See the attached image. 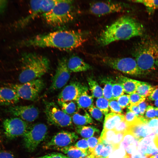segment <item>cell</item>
<instances>
[{"mask_svg":"<svg viewBox=\"0 0 158 158\" xmlns=\"http://www.w3.org/2000/svg\"><path fill=\"white\" fill-rule=\"evenodd\" d=\"M131 1L143 5L146 8L149 15L152 14L156 9H158V0H136Z\"/></svg>","mask_w":158,"mask_h":158,"instance_id":"30","label":"cell"},{"mask_svg":"<svg viewBox=\"0 0 158 158\" xmlns=\"http://www.w3.org/2000/svg\"><path fill=\"white\" fill-rule=\"evenodd\" d=\"M85 158H95L94 156L92 154L89 155L87 156Z\"/></svg>","mask_w":158,"mask_h":158,"instance_id":"57","label":"cell"},{"mask_svg":"<svg viewBox=\"0 0 158 158\" xmlns=\"http://www.w3.org/2000/svg\"><path fill=\"white\" fill-rule=\"evenodd\" d=\"M57 150L66 154L69 158H84L91 153L89 151H83L75 146L70 145Z\"/></svg>","mask_w":158,"mask_h":158,"instance_id":"23","label":"cell"},{"mask_svg":"<svg viewBox=\"0 0 158 158\" xmlns=\"http://www.w3.org/2000/svg\"><path fill=\"white\" fill-rule=\"evenodd\" d=\"M139 142L133 135L128 131L124 133L123 138L120 146L125 150L127 146L130 145L135 144L138 145Z\"/></svg>","mask_w":158,"mask_h":158,"instance_id":"32","label":"cell"},{"mask_svg":"<svg viewBox=\"0 0 158 158\" xmlns=\"http://www.w3.org/2000/svg\"><path fill=\"white\" fill-rule=\"evenodd\" d=\"M150 158H158V154L152 156Z\"/></svg>","mask_w":158,"mask_h":158,"instance_id":"58","label":"cell"},{"mask_svg":"<svg viewBox=\"0 0 158 158\" xmlns=\"http://www.w3.org/2000/svg\"><path fill=\"white\" fill-rule=\"evenodd\" d=\"M87 91L83 93L76 101L78 109H88L93 105V97L89 95Z\"/></svg>","mask_w":158,"mask_h":158,"instance_id":"24","label":"cell"},{"mask_svg":"<svg viewBox=\"0 0 158 158\" xmlns=\"http://www.w3.org/2000/svg\"><path fill=\"white\" fill-rule=\"evenodd\" d=\"M114 81L109 78H104L101 81L104 85L102 89L103 97L109 101L112 99V90Z\"/></svg>","mask_w":158,"mask_h":158,"instance_id":"28","label":"cell"},{"mask_svg":"<svg viewBox=\"0 0 158 158\" xmlns=\"http://www.w3.org/2000/svg\"><path fill=\"white\" fill-rule=\"evenodd\" d=\"M158 154V148L156 145L153 140L147 145L145 155L147 154L151 156Z\"/></svg>","mask_w":158,"mask_h":158,"instance_id":"42","label":"cell"},{"mask_svg":"<svg viewBox=\"0 0 158 158\" xmlns=\"http://www.w3.org/2000/svg\"><path fill=\"white\" fill-rule=\"evenodd\" d=\"M156 108V117L158 118V108Z\"/></svg>","mask_w":158,"mask_h":158,"instance_id":"61","label":"cell"},{"mask_svg":"<svg viewBox=\"0 0 158 158\" xmlns=\"http://www.w3.org/2000/svg\"><path fill=\"white\" fill-rule=\"evenodd\" d=\"M107 158V157H98V158Z\"/></svg>","mask_w":158,"mask_h":158,"instance_id":"62","label":"cell"},{"mask_svg":"<svg viewBox=\"0 0 158 158\" xmlns=\"http://www.w3.org/2000/svg\"><path fill=\"white\" fill-rule=\"evenodd\" d=\"M153 86L149 83L140 81L136 91V92L141 97L145 98L149 97L154 89Z\"/></svg>","mask_w":158,"mask_h":158,"instance_id":"29","label":"cell"},{"mask_svg":"<svg viewBox=\"0 0 158 158\" xmlns=\"http://www.w3.org/2000/svg\"><path fill=\"white\" fill-rule=\"evenodd\" d=\"M73 1L61 0L49 12L42 16L46 22L54 27L64 25L74 18L72 4Z\"/></svg>","mask_w":158,"mask_h":158,"instance_id":"5","label":"cell"},{"mask_svg":"<svg viewBox=\"0 0 158 158\" xmlns=\"http://www.w3.org/2000/svg\"><path fill=\"white\" fill-rule=\"evenodd\" d=\"M102 61L110 67L126 74L138 76L142 74L135 59L130 57L105 56L102 58Z\"/></svg>","mask_w":158,"mask_h":158,"instance_id":"7","label":"cell"},{"mask_svg":"<svg viewBox=\"0 0 158 158\" xmlns=\"http://www.w3.org/2000/svg\"><path fill=\"white\" fill-rule=\"evenodd\" d=\"M20 97L16 91L10 87H0V105H12L18 102Z\"/></svg>","mask_w":158,"mask_h":158,"instance_id":"18","label":"cell"},{"mask_svg":"<svg viewBox=\"0 0 158 158\" xmlns=\"http://www.w3.org/2000/svg\"><path fill=\"white\" fill-rule=\"evenodd\" d=\"M72 121L77 126H83L91 124L93 121L85 109L78 108L77 112L71 116Z\"/></svg>","mask_w":158,"mask_h":158,"instance_id":"20","label":"cell"},{"mask_svg":"<svg viewBox=\"0 0 158 158\" xmlns=\"http://www.w3.org/2000/svg\"><path fill=\"white\" fill-rule=\"evenodd\" d=\"M144 117L148 120L156 118V108L151 105H148L145 113Z\"/></svg>","mask_w":158,"mask_h":158,"instance_id":"43","label":"cell"},{"mask_svg":"<svg viewBox=\"0 0 158 158\" xmlns=\"http://www.w3.org/2000/svg\"><path fill=\"white\" fill-rule=\"evenodd\" d=\"M144 31L142 24L133 17L125 15L107 26L100 34L97 42L101 46H105L117 41L141 36Z\"/></svg>","mask_w":158,"mask_h":158,"instance_id":"2","label":"cell"},{"mask_svg":"<svg viewBox=\"0 0 158 158\" xmlns=\"http://www.w3.org/2000/svg\"><path fill=\"white\" fill-rule=\"evenodd\" d=\"M118 83L122 85L124 92L129 95L136 92L140 81L121 76L118 78Z\"/></svg>","mask_w":158,"mask_h":158,"instance_id":"22","label":"cell"},{"mask_svg":"<svg viewBox=\"0 0 158 158\" xmlns=\"http://www.w3.org/2000/svg\"><path fill=\"white\" fill-rule=\"evenodd\" d=\"M117 132L114 130H103L100 137L102 142L104 145H111Z\"/></svg>","mask_w":158,"mask_h":158,"instance_id":"31","label":"cell"},{"mask_svg":"<svg viewBox=\"0 0 158 158\" xmlns=\"http://www.w3.org/2000/svg\"><path fill=\"white\" fill-rule=\"evenodd\" d=\"M116 100L121 108L124 109L129 103V95L123 94L118 97Z\"/></svg>","mask_w":158,"mask_h":158,"instance_id":"44","label":"cell"},{"mask_svg":"<svg viewBox=\"0 0 158 158\" xmlns=\"http://www.w3.org/2000/svg\"><path fill=\"white\" fill-rule=\"evenodd\" d=\"M104 145L101 141L98 143L95 147L93 152L91 153L94 156L95 158L101 157V153Z\"/></svg>","mask_w":158,"mask_h":158,"instance_id":"47","label":"cell"},{"mask_svg":"<svg viewBox=\"0 0 158 158\" xmlns=\"http://www.w3.org/2000/svg\"></svg>","mask_w":158,"mask_h":158,"instance_id":"64","label":"cell"},{"mask_svg":"<svg viewBox=\"0 0 158 158\" xmlns=\"http://www.w3.org/2000/svg\"><path fill=\"white\" fill-rule=\"evenodd\" d=\"M21 61L22 69L18 77L21 83L40 78L49 68V59L45 56L34 53L24 54Z\"/></svg>","mask_w":158,"mask_h":158,"instance_id":"4","label":"cell"},{"mask_svg":"<svg viewBox=\"0 0 158 158\" xmlns=\"http://www.w3.org/2000/svg\"><path fill=\"white\" fill-rule=\"evenodd\" d=\"M42 0H32L30 2L31 12L27 16L18 21L15 25L16 28H21L26 26L40 14H44L41 6Z\"/></svg>","mask_w":158,"mask_h":158,"instance_id":"17","label":"cell"},{"mask_svg":"<svg viewBox=\"0 0 158 158\" xmlns=\"http://www.w3.org/2000/svg\"><path fill=\"white\" fill-rule=\"evenodd\" d=\"M78 138V135L74 132L62 131L54 135L44 148L46 149L57 150L71 145Z\"/></svg>","mask_w":158,"mask_h":158,"instance_id":"12","label":"cell"},{"mask_svg":"<svg viewBox=\"0 0 158 158\" xmlns=\"http://www.w3.org/2000/svg\"><path fill=\"white\" fill-rule=\"evenodd\" d=\"M129 95V103L130 104L138 105L141 102L145 100V98L141 97L136 92L132 93Z\"/></svg>","mask_w":158,"mask_h":158,"instance_id":"37","label":"cell"},{"mask_svg":"<svg viewBox=\"0 0 158 158\" xmlns=\"http://www.w3.org/2000/svg\"><path fill=\"white\" fill-rule=\"evenodd\" d=\"M44 113L48 123L50 125L60 127L71 126V117L68 115L53 102H46Z\"/></svg>","mask_w":158,"mask_h":158,"instance_id":"9","label":"cell"},{"mask_svg":"<svg viewBox=\"0 0 158 158\" xmlns=\"http://www.w3.org/2000/svg\"><path fill=\"white\" fill-rule=\"evenodd\" d=\"M127 5L125 3L114 1H99L90 4L89 12L95 16H100L126 11Z\"/></svg>","mask_w":158,"mask_h":158,"instance_id":"10","label":"cell"},{"mask_svg":"<svg viewBox=\"0 0 158 158\" xmlns=\"http://www.w3.org/2000/svg\"><path fill=\"white\" fill-rule=\"evenodd\" d=\"M74 146L83 151L85 152L89 151L87 139H82L79 140L76 142Z\"/></svg>","mask_w":158,"mask_h":158,"instance_id":"45","label":"cell"},{"mask_svg":"<svg viewBox=\"0 0 158 158\" xmlns=\"http://www.w3.org/2000/svg\"><path fill=\"white\" fill-rule=\"evenodd\" d=\"M124 91L121 85L118 83H114L113 85L112 99L116 100L121 96L123 95Z\"/></svg>","mask_w":158,"mask_h":158,"instance_id":"34","label":"cell"},{"mask_svg":"<svg viewBox=\"0 0 158 158\" xmlns=\"http://www.w3.org/2000/svg\"><path fill=\"white\" fill-rule=\"evenodd\" d=\"M147 124L152 129L154 132V130L158 128V118L156 117L149 120Z\"/></svg>","mask_w":158,"mask_h":158,"instance_id":"49","label":"cell"},{"mask_svg":"<svg viewBox=\"0 0 158 158\" xmlns=\"http://www.w3.org/2000/svg\"><path fill=\"white\" fill-rule=\"evenodd\" d=\"M88 142L89 151L91 154L95 147L101 141L100 137L97 138L95 137H92L87 139Z\"/></svg>","mask_w":158,"mask_h":158,"instance_id":"41","label":"cell"},{"mask_svg":"<svg viewBox=\"0 0 158 158\" xmlns=\"http://www.w3.org/2000/svg\"><path fill=\"white\" fill-rule=\"evenodd\" d=\"M92 95L94 97L99 98L103 97V90L98 83L91 78L87 79Z\"/></svg>","mask_w":158,"mask_h":158,"instance_id":"26","label":"cell"},{"mask_svg":"<svg viewBox=\"0 0 158 158\" xmlns=\"http://www.w3.org/2000/svg\"><path fill=\"white\" fill-rule=\"evenodd\" d=\"M109 101L103 97L97 99L96 105L97 107L106 115L108 114L109 111Z\"/></svg>","mask_w":158,"mask_h":158,"instance_id":"33","label":"cell"},{"mask_svg":"<svg viewBox=\"0 0 158 158\" xmlns=\"http://www.w3.org/2000/svg\"><path fill=\"white\" fill-rule=\"evenodd\" d=\"M147 121L144 116L141 117L138 122L129 126L128 131L139 142L154 133L152 129L147 125Z\"/></svg>","mask_w":158,"mask_h":158,"instance_id":"16","label":"cell"},{"mask_svg":"<svg viewBox=\"0 0 158 158\" xmlns=\"http://www.w3.org/2000/svg\"><path fill=\"white\" fill-rule=\"evenodd\" d=\"M109 107L111 112L118 114H122V109L119 106L117 100H111L109 101Z\"/></svg>","mask_w":158,"mask_h":158,"instance_id":"38","label":"cell"},{"mask_svg":"<svg viewBox=\"0 0 158 158\" xmlns=\"http://www.w3.org/2000/svg\"><path fill=\"white\" fill-rule=\"evenodd\" d=\"M116 149L111 145H104L101 154V157H107Z\"/></svg>","mask_w":158,"mask_h":158,"instance_id":"46","label":"cell"},{"mask_svg":"<svg viewBox=\"0 0 158 158\" xmlns=\"http://www.w3.org/2000/svg\"><path fill=\"white\" fill-rule=\"evenodd\" d=\"M157 144L158 145V140H157Z\"/></svg>","mask_w":158,"mask_h":158,"instance_id":"63","label":"cell"},{"mask_svg":"<svg viewBox=\"0 0 158 158\" xmlns=\"http://www.w3.org/2000/svg\"><path fill=\"white\" fill-rule=\"evenodd\" d=\"M2 136L1 135V133L0 129V143H2Z\"/></svg>","mask_w":158,"mask_h":158,"instance_id":"59","label":"cell"},{"mask_svg":"<svg viewBox=\"0 0 158 158\" xmlns=\"http://www.w3.org/2000/svg\"><path fill=\"white\" fill-rule=\"evenodd\" d=\"M3 125L6 136L10 139L23 136L28 127L27 122L17 117L5 119Z\"/></svg>","mask_w":158,"mask_h":158,"instance_id":"11","label":"cell"},{"mask_svg":"<svg viewBox=\"0 0 158 158\" xmlns=\"http://www.w3.org/2000/svg\"><path fill=\"white\" fill-rule=\"evenodd\" d=\"M8 4L7 0H0V14L2 13L5 10Z\"/></svg>","mask_w":158,"mask_h":158,"instance_id":"54","label":"cell"},{"mask_svg":"<svg viewBox=\"0 0 158 158\" xmlns=\"http://www.w3.org/2000/svg\"><path fill=\"white\" fill-rule=\"evenodd\" d=\"M148 97L149 100L152 101L158 99V86H155L153 91Z\"/></svg>","mask_w":158,"mask_h":158,"instance_id":"53","label":"cell"},{"mask_svg":"<svg viewBox=\"0 0 158 158\" xmlns=\"http://www.w3.org/2000/svg\"><path fill=\"white\" fill-rule=\"evenodd\" d=\"M132 54L142 73L158 68V43L153 40L140 41L134 47Z\"/></svg>","mask_w":158,"mask_h":158,"instance_id":"3","label":"cell"},{"mask_svg":"<svg viewBox=\"0 0 158 158\" xmlns=\"http://www.w3.org/2000/svg\"><path fill=\"white\" fill-rule=\"evenodd\" d=\"M126 155V152L125 149L120 146L118 149L114 150L110 154L108 158H124Z\"/></svg>","mask_w":158,"mask_h":158,"instance_id":"40","label":"cell"},{"mask_svg":"<svg viewBox=\"0 0 158 158\" xmlns=\"http://www.w3.org/2000/svg\"><path fill=\"white\" fill-rule=\"evenodd\" d=\"M142 155H143L140 153L138 151L131 156V158H142Z\"/></svg>","mask_w":158,"mask_h":158,"instance_id":"55","label":"cell"},{"mask_svg":"<svg viewBox=\"0 0 158 158\" xmlns=\"http://www.w3.org/2000/svg\"><path fill=\"white\" fill-rule=\"evenodd\" d=\"M88 87L78 82L73 81L66 85L59 94L58 102L76 101L83 92L88 91Z\"/></svg>","mask_w":158,"mask_h":158,"instance_id":"14","label":"cell"},{"mask_svg":"<svg viewBox=\"0 0 158 158\" xmlns=\"http://www.w3.org/2000/svg\"><path fill=\"white\" fill-rule=\"evenodd\" d=\"M8 111L12 115L26 122H31L35 121L39 114L38 109L32 105L11 106L9 107Z\"/></svg>","mask_w":158,"mask_h":158,"instance_id":"15","label":"cell"},{"mask_svg":"<svg viewBox=\"0 0 158 158\" xmlns=\"http://www.w3.org/2000/svg\"><path fill=\"white\" fill-rule=\"evenodd\" d=\"M47 126L39 123L28 127L23 136L24 145L29 152L34 151L45 138L47 133Z\"/></svg>","mask_w":158,"mask_h":158,"instance_id":"8","label":"cell"},{"mask_svg":"<svg viewBox=\"0 0 158 158\" xmlns=\"http://www.w3.org/2000/svg\"><path fill=\"white\" fill-rule=\"evenodd\" d=\"M75 130L77 133L85 138L92 137L96 133H99V130L93 126H77Z\"/></svg>","mask_w":158,"mask_h":158,"instance_id":"25","label":"cell"},{"mask_svg":"<svg viewBox=\"0 0 158 158\" xmlns=\"http://www.w3.org/2000/svg\"><path fill=\"white\" fill-rule=\"evenodd\" d=\"M33 158H69L66 155L60 153H52L42 156Z\"/></svg>","mask_w":158,"mask_h":158,"instance_id":"48","label":"cell"},{"mask_svg":"<svg viewBox=\"0 0 158 158\" xmlns=\"http://www.w3.org/2000/svg\"><path fill=\"white\" fill-rule=\"evenodd\" d=\"M0 158H15L11 152L0 148Z\"/></svg>","mask_w":158,"mask_h":158,"instance_id":"50","label":"cell"},{"mask_svg":"<svg viewBox=\"0 0 158 158\" xmlns=\"http://www.w3.org/2000/svg\"><path fill=\"white\" fill-rule=\"evenodd\" d=\"M128 109L133 112L137 117H138L141 116L138 106L135 105L130 104L128 107Z\"/></svg>","mask_w":158,"mask_h":158,"instance_id":"52","label":"cell"},{"mask_svg":"<svg viewBox=\"0 0 158 158\" xmlns=\"http://www.w3.org/2000/svg\"><path fill=\"white\" fill-rule=\"evenodd\" d=\"M154 132L155 133V135H158V128L154 130Z\"/></svg>","mask_w":158,"mask_h":158,"instance_id":"60","label":"cell"},{"mask_svg":"<svg viewBox=\"0 0 158 158\" xmlns=\"http://www.w3.org/2000/svg\"><path fill=\"white\" fill-rule=\"evenodd\" d=\"M20 97L30 101L35 100L45 86L43 80L39 78L21 84H10Z\"/></svg>","mask_w":158,"mask_h":158,"instance_id":"6","label":"cell"},{"mask_svg":"<svg viewBox=\"0 0 158 158\" xmlns=\"http://www.w3.org/2000/svg\"><path fill=\"white\" fill-rule=\"evenodd\" d=\"M61 110L69 116H72L78 110V107L74 101L58 102Z\"/></svg>","mask_w":158,"mask_h":158,"instance_id":"27","label":"cell"},{"mask_svg":"<svg viewBox=\"0 0 158 158\" xmlns=\"http://www.w3.org/2000/svg\"><path fill=\"white\" fill-rule=\"evenodd\" d=\"M67 64L70 72H78L86 71L91 68V66L78 56L71 57L67 60Z\"/></svg>","mask_w":158,"mask_h":158,"instance_id":"19","label":"cell"},{"mask_svg":"<svg viewBox=\"0 0 158 158\" xmlns=\"http://www.w3.org/2000/svg\"><path fill=\"white\" fill-rule=\"evenodd\" d=\"M129 128V126L124 119L118 123L114 130L117 133H124L128 131Z\"/></svg>","mask_w":158,"mask_h":158,"instance_id":"39","label":"cell"},{"mask_svg":"<svg viewBox=\"0 0 158 158\" xmlns=\"http://www.w3.org/2000/svg\"><path fill=\"white\" fill-rule=\"evenodd\" d=\"M88 110L93 118L98 121H102L103 114L98 108L93 105L88 109Z\"/></svg>","mask_w":158,"mask_h":158,"instance_id":"36","label":"cell"},{"mask_svg":"<svg viewBox=\"0 0 158 158\" xmlns=\"http://www.w3.org/2000/svg\"><path fill=\"white\" fill-rule=\"evenodd\" d=\"M67 62V60L64 57L59 61L55 74L49 88L50 91L61 88L68 81L71 72L68 68Z\"/></svg>","mask_w":158,"mask_h":158,"instance_id":"13","label":"cell"},{"mask_svg":"<svg viewBox=\"0 0 158 158\" xmlns=\"http://www.w3.org/2000/svg\"><path fill=\"white\" fill-rule=\"evenodd\" d=\"M148 105V103L145 100L142 102L138 105L141 116H144V115Z\"/></svg>","mask_w":158,"mask_h":158,"instance_id":"51","label":"cell"},{"mask_svg":"<svg viewBox=\"0 0 158 158\" xmlns=\"http://www.w3.org/2000/svg\"><path fill=\"white\" fill-rule=\"evenodd\" d=\"M154 105L156 108H158V99L155 101Z\"/></svg>","mask_w":158,"mask_h":158,"instance_id":"56","label":"cell"},{"mask_svg":"<svg viewBox=\"0 0 158 158\" xmlns=\"http://www.w3.org/2000/svg\"><path fill=\"white\" fill-rule=\"evenodd\" d=\"M125 120L130 126L138 122L140 117H137L133 112L128 109L125 116Z\"/></svg>","mask_w":158,"mask_h":158,"instance_id":"35","label":"cell"},{"mask_svg":"<svg viewBox=\"0 0 158 158\" xmlns=\"http://www.w3.org/2000/svg\"><path fill=\"white\" fill-rule=\"evenodd\" d=\"M86 40L79 31L61 30L37 35L20 42L23 47L55 48L64 51L72 50L81 46Z\"/></svg>","mask_w":158,"mask_h":158,"instance_id":"1","label":"cell"},{"mask_svg":"<svg viewBox=\"0 0 158 158\" xmlns=\"http://www.w3.org/2000/svg\"><path fill=\"white\" fill-rule=\"evenodd\" d=\"M125 119V116L122 114L110 113L105 115L103 125V130H114L116 125Z\"/></svg>","mask_w":158,"mask_h":158,"instance_id":"21","label":"cell"}]
</instances>
